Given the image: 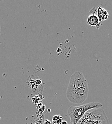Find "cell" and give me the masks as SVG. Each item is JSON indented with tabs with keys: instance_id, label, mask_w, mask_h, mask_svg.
Listing matches in <instances>:
<instances>
[{
	"instance_id": "1",
	"label": "cell",
	"mask_w": 112,
	"mask_h": 124,
	"mask_svg": "<svg viewBox=\"0 0 112 124\" xmlns=\"http://www.w3.org/2000/svg\"><path fill=\"white\" fill-rule=\"evenodd\" d=\"M103 107V105L101 103L96 102H92L79 106L70 107L67 112L70 118V124H78L87 112L92 109L101 108Z\"/></svg>"
},
{
	"instance_id": "2",
	"label": "cell",
	"mask_w": 112,
	"mask_h": 124,
	"mask_svg": "<svg viewBox=\"0 0 112 124\" xmlns=\"http://www.w3.org/2000/svg\"><path fill=\"white\" fill-rule=\"evenodd\" d=\"M77 124H110L103 109H92L87 112Z\"/></svg>"
},
{
	"instance_id": "3",
	"label": "cell",
	"mask_w": 112,
	"mask_h": 124,
	"mask_svg": "<svg viewBox=\"0 0 112 124\" xmlns=\"http://www.w3.org/2000/svg\"><path fill=\"white\" fill-rule=\"evenodd\" d=\"M89 93L88 86L82 87L78 89L67 91L66 96L71 103L80 104L87 99Z\"/></svg>"
},
{
	"instance_id": "4",
	"label": "cell",
	"mask_w": 112,
	"mask_h": 124,
	"mask_svg": "<svg viewBox=\"0 0 112 124\" xmlns=\"http://www.w3.org/2000/svg\"><path fill=\"white\" fill-rule=\"evenodd\" d=\"M86 86H88V83L82 73L76 72L70 77L67 91L78 89Z\"/></svg>"
},
{
	"instance_id": "5",
	"label": "cell",
	"mask_w": 112,
	"mask_h": 124,
	"mask_svg": "<svg viewBox=\"0 0 112 124\" xmlns=\"http://www.w3.org/2000/svg\"><path fill=\"white\" fill-rule=\"evenodd\" d=\"M90 12L95 14L98 17L101 23L106 20L109 17L108 12L101 6L94 7Z\"/></svg>"
},
{
	"instance_id": "6",
	"label": "cell",
	"mask_w": 112,
	"mask_h": 124,
	"mask_svg": "<svg viewBox=\"0 0 112 124\" xmlns=\"http://www.w3.org/2000/svg\"><path fill=\"white\" fill-rule=\"evenodd\" d=\"M87 24L92 26L95 27L98 29L101 23L98 17L95 14L90 12V15L88 17L87 19Z\"/></svg>"
},
{
	"instance_id": "7",
	"label": "cell",
	"mask_w": 112,
	"mask_h": 124,
	"mask_svg": "<svg viewBox=\"0 0 112 124\" xmlns=\"http://www.w3.org/2000/svg\"><path fill=\"white\" fill-rule=\"evenodd\" d=\"M62 121V117L60 115H55L52 118V123L53 124H61Z\"/></svg>"
},
{
	"instance_id": "8",
	"label": "cell",
	"mask_w": 112,
	"mask_h": 124,
	"mask_svg": "<svg viewBox=\"0 0 112 124\" xmlns=\"http://www.w3.org/2000/svg\"><path fill=\"white\" fill-rule=\"evenodd\" d=\"M44 124H51V122L48 119H46L45 120Z\"/></svg>"
},
{
	"instance_id": "9",
	"label": "cell",
	"mask_w": 112,
	"mask_h": 124,
	"mask_svg": "<svg viewBox=\"0 0 112 124\" xmlns=\"http://www.w3.org/2000/svg\"><path fill=\"white\" fill-rule=\"evenodd\" d=\"M61 124H68V122L66 121H63L61 123Z\"/></svg>"
},
{
	"instance_id": "10",
	"label": "cell",
	"mask_w": 112,
	"mask_h": 124,
	"mask_svg": "<svg viewBox=\"0 0 112 124\" xmlns=\"http://www.w3.org/2000/svg\"></svg>"
}]
</instances>
